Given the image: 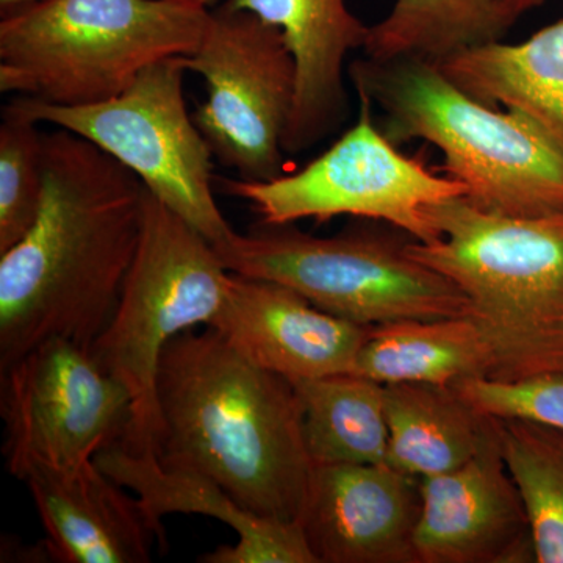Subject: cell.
<instances>
[{
    "label": "cell",
    "mask_w": 563,
    "mask_h": 563,
    "mask_svg": "<svg viewBox=\"0 0 563 563\" xmlns=\"http://www.w3.org/2000/svg\"><path fill=\"white\" fill-rule=\"evenodd\" d=\"M146 188L76 133L44 135V196L29 232L0 254V372L65 339L91 350L139 251Z\"/></svg>",
    "instance_id": "1"
},
{
    "label": "cell",
    "mask_w": 563,
    "mask_h": 563,
    "mask_svg": "<svg viewBox=\"0 0 563 563\" xmlns=\"http://www.w3.org/2000/svg\"><path fill=\"white\" fill-rule=\"evenodd\" d=\"M155 395L163 466L209 477L252 514L299 521L314 465L291 380L206 325L163 351Z\"/></svg>",
    "instance_id": "2"
},
{
    "label": "cell",
    "mask_w": 563,
    "mask_h": 563,
    "mask_svg": "<svg viewBox=\"0 0 563 563\" xmlns=\"http://www.w3.org/2000/svg\"><path fill=\"white\" fill-rule=\"evenodd\" d=\"M440 239L410 254L465 295L488 351L487 379L563 376V214L512 218L465 196L428 209Z\"/></svg>",
    "instance_id": "3"
},
{
    "label": "cell",
    "mask_w": 563,
    "mask_h": 563,
    "mask_svg": "<svg viewBox=\"0 0 563 563\" xmlns=\"http://www.w3.org/2000/svg\"><path fill=\"white\" fill-rule=\"evenodd\" d=\"M350 77L387 114L388 139L435 146L474 206L512 218L563 214V151L533 122L476 101L424 58L366 57Z\"/></svg>",
    "instance_id": "4"
},
{
    "label": "cell",
    "mask_w": 563,
    "mask_h": 563,
    "mask_svg": "<svg viewBox=\"0 0 563 563\" xmlns=\"http://www.w3.org/2000/svg\"><path fill=\"white\" fill-rule=\"evenodd\" d=\"M210 11L179 0H38L0 22V91L58 107L109 101L187 57Z\"/></svg>",
    "instance_id": "5"
},
{
    "label": "cell",
    "mask_w": 563,
    "mask_h": 563,
    "mask_svg": "<svg viewBox=\"0 0 563 563\" xmlns=\"http://www.w3.org/2000/svg\"><path fill=\"white\" fill-rule=\"evenodd\" d=\"M231 274L206 236L146 190L135 261L113 318L91 346L99 365L132 398L131 426L117 443L155 454L163 351L180 333L210 325Z\"/></svg>",
    "instance_id": "6"
},
{
    "label": "cell",
    "mask_w": 563,
    "mask_h": 563,
    "mask_svg": "<svg viewBox=\"0 0 563 563\" xmlns=\"http://www.w3.org/2000/svg\"><path fill=\"white\" fill-rule=\"evenodd\" d=\"M410 242L374 229L314 236L295 224L261 221L214 247L229 272L287 285L321 310L366 328L468 317L465 295L417 261Z\"/></svg>",
    "instance_id": "7"
},
{
    "label": "cell",
    "mask_w": 563,
    "mask_h": 563,
    "mask_svg": "<svg viewBox=\"0 0 563 563\" xmlns=\"http://www.w3.org/2000/svg\"><path fill=\"white\" fill-rule=\"evenodd\" d=\"M187 74L184 57L165 58L109 101L58 107L18 98L11 103L40 124L76 133L107 152L218 246L235 231L214 199L213 152L188 113Z\"/></svg>",
    "instance_id": "8"
},
{
    "label": "cell",
    "mask_w": 563,
    "mask_h": 563,
    "mask_svg": "<svg viewBox=\"0 0 563 563\" xmlns=\"http://www.w3.org/2000/svg\"><path fill=\"white\" fill-rule=\"evenodd\" d=\"M358 120L320 157L272 180L221 179L225 195L250 203L265 224L336 217L387 222L418 243L440 239L428 209L465 196L453 177L437 176L420 157L398 151L373 120V101L355 88Z\"/></svg>",
    "instance_id": "9"
},
{
    "label": "cell",
    "mask_w": 563,
    "mask_h": 563,
    "mask_svg": "<svg viewBox=\"0 0 563 563\" xmlns=\"http://www.w3.org/2000/svg\"><path fill=\"white\" fill-rule=\"evenodd\" d=\"M184 62L206 81L207 99L192 118L213 157L243 180L287 173L284 140L298 73L280 29L225 3L210 11L201 43Z\"/></svg>",
    "instance_id": "10"
},
{
    "label": "cell",
    "mask_w": 563,
    "mask_h": 563,
    "mask_svg": "<svg viewBox=\"0 0 563 563\" xmlns=\"http://www.w3.org/2000/svg\"><path fill=\"white\" fill-rule=\"evenodd\" d=\"M7 470H74L120 442L132 421L128 388L91 350L51 339L0 372Z\"/></svg>",
    "instance_id": "11"
},
{
    "label": "cell",
    "mask_w": 563,
    "mask_h": 563,
    "mask_svg": "<svg viewBox=\"0 0 563 563\" xmlns=\"http://www.w3.org/2000/svg\"><path fill=\"white\" fill-rule=\"evenodd\" d=\"M418 563L536 562L521 493L493 418L483 446L451 472L421 479Z\"/></svg>",
    "instance_id": "12"
},
{
    "label": "cell",
    "mask_w": 563,
    "mask_h": 563,
    "mask_svg": "<svg viewBox=\"0 0 563 563\" xmlns=\"http://www.w3.org/2000/svg\"><path fill=\"white\" fill-rule=\"evenodd\" d=\"M420 477L377 465H317L299 525L317 563H418Z\"/></svg>",
    "instance_id": "13"
},
{
    "label": "cell",
    "mask_w": 563,
    "mask_h": 563,
    "mask_svg": "<svg viewBox=\"0 0 563 563\" xmlns=\"http://www.w3.org/2000/svg\"><path fill=\"white\" fill-rule=\"evenodd\" d=\"M207 328L254 365L291 383L351 373L372 329L321 310L287 285L235 273Z\"/></svg>",
    "instance_id": "14"
},
{
    "label": "cell",
    "mask_w": 563,
    "mask_h": 563,
    "mask_svg": "<svg viewBox=\"0 0 563 563\" xmlns=\"http://www.w3.org/2000/svg\"><path fill=\"white\" fill-rule=\"evenodd\" d=\"M46 531L44 551L60 563H147L166 547L133 493L95 461L79 468L33 465L20 477Z\"/></svg>",
    "instance_id": "15"
},
{
    "label": "cell",
    "mask_w": 563,
    "mask_h": 563,
    "mask_svg": "<svg viewBox=\"0 0 563 563\" xmlns=\"http://www.w3.org/2000/svg\"><path fill=\"white\" fill-rule=\"evenodd\" d=\"M111 479L139 498L151 523L165 539L162 520L172 514H198L228 525L239 539L198 559L202 563H317L299 521H280L244 509L202 474L163 466L154 453H133L113 443L96 455Z\"/></svg>",
    "instance_id": "16"
},
{
    "label": "cell",
    "mask_w": 563,
    "mask_h": 563,
    "mask_svg": "<svg viewBox=\"0 0 563 563\" xmlns=\"http://www.w3.org/2000/svg\"><path fill=\"white\" fill-rule=\"evenodd\" d=\"M284 33L296 62L295 107L285 133L287 155L309 150L342 124L346 113L344 62L365 47L369 27L346 0H229Z\"/></svg>",
    "instance_id": "17"
},
{
    "label": "cell",
    "mask_w": 563,
    "mask_h": 563,
    "mask_svg": "<svg viewBox=\"0 0 563 563\" xmlns=\"http://www.w3.org/2000/svg\"><path fill=\"white\" fill-rule=\"evenodd\" d=\"M433 63L463 92L521 114L563 151V20L518 44L488 41Z\"/></svg>",
    "instance_id": "18"
},
{
    "label": "cell",
    "mask_w": 563,
    "mask_h": 563,
    "mask_svg": "<svg viewBox=\"0 0 563 563\" xmlns=\"http://www.w3.org/2000/svg\"><path fill=\"white\" fill-rule=\"evenodd\" d=\"M388 422L387 465L437 476L470 461L483 446L493 418L481 413L455 385H384Z\"/></svg>",
    "instance_id": "19"
},
{
    "label": "cell",
    "mask_w": 563,
    "mask_h": 563,
    "mask_svg": "<svg viewBox=\"0 0 563 563\" xmlns=\"http://www.w3.org/2000/svg\"><path fill=\"white\" fill-rule=\"evenodd\" d=\"M351 373L383 385H454L487 377L488 351L468 317L387 322L369 329Z\"/></svg>",
    "instance_id": "20"
},
{
    "label": "cell",
    "mask_w": 563,
    "mask_h": 563,
    "mask_svg": "<svg viewBox=\"0 0 563 563\" xmlns=\"http://www.w3.org/2000/svg\"><path fill=\"white\" fill-rule=\"evenodd\" d=\"M295 384L313 465H377L387 461L384 385L344 373Z\"/></svg>",
    "instance_id": "21"
},
{
    "label": "cell",
    "mask_w": 563,
    "mask_h": 563,
    "mask_svg": "<svg viewBox=\"0 0 563 563\" xmlns=\"http://www.w3.org/2000/svg\"><path fill=\"white\" fill-rule=\"evenodd\" d=\"M506 31L495 0H396L387 18L369 27L363 49L377 60L437 62Z\"/></svg>",
    "instance_id": "22"
},
{
    "label": "cell",
    "mask_w": 563,
    "mask_h": 563,
    "mask_svg": "<svg viewBox=\"0 0 563 563\" xmlns=\"http://www.w3.org/2000/svg\"><path fill=\"white\" fill-rule=\"evenodd\" d=\"M498 433L523 498L536 562L563 563V429L514 418L498 420Z\"/></svg>",
    "instance_id": "23"
},
{
    "label": "cell",
    "mask_w": 563,
    "mask_h": 563,
    "mask_svg": "<svg viewBox=\"0 0 563 563\" xmlns=\"http://www.w3.org/2000/svg\"><path fill=\"white\" fill-rule=\"evenodd\" d=\"M13 103L0 124V254L29 232L44 196V135Z\"/></svg>",
    "instance_id": "24"
},
{
    "label": "cell",
    "mask_w": 563,
    "mask_h": 563,
    "mask_svg": "<svg viewBox=\"0 0 563 563\" xmlns=\"http://www.w3.org/2000/svg\"><path fill=\"white\" fill-rule=\"evenodd\" d=\"M454 385L487 417L532 420L563 429V376L533 377L521 383L474 377Z\"/></svg>",
    "instance_id": "25"
},
{
    "label": "cell",
    "mask_w": 563,
    "mask_h": 563,
    "mask_svg": "<svg viewBox=\"0 0 563 563\" xmlns=\"http://www.w3.org/2000/svg\"><path fill=\"white\" fill-rule=\"evenodd\" d=\"M495 2L496 7H498L499 16H501L507 29H509L521 14L542 5L547 0H495Z\"/></svg>",
    "instance_id": "26"
},
{
    "label": "cell",
    "mask_w": 563,
    "mask_h": 563,
    "mask_svg": "<svg viewBox=\"0 0 563 563\" xmlns=\"http://www.w3.org/2000/svg\"><path fill=\"white\" fill-rule=\"evenodd\" d=\"M38 2V0H0V5L3 10H16L21 7L31 5V3Z\"/></svg>",
    "instance_id": "27"
},
{
    "label": "cell",
    "mask_w": 563,
    "mask_h": 563,
    "mask_svg": "<svg viewBox=\"0 0 563 563\" xmlns=\"http://www.w3.org/2000/svg\"><path fill=\"white\" fill-rule=\"evenodd\" d=\"M179 2L195 3V5L202 7V9L209 10L211 5H214L217 0H179Z\"/></svg>",
    "instance_id": "28"
}]
</instances>
